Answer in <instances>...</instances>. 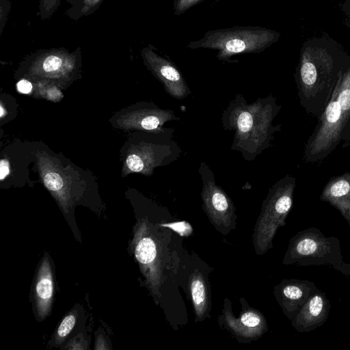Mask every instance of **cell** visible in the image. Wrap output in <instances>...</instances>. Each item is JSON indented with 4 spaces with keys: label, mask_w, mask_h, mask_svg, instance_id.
Listing matches in <instances>:
<instances>
[{
    "label": "cell",
    "mask_w": 350,
    "mask_h": 350,
    "mask_svg": "<svg viewBox=\"0 0 350 350\" xmlns=\"http://www.w3.org/2000/svg\"><path fill=\"white\" fill-rule=\"evenodd\" d=\"M282 106L272 94L247 103L237 94L221 114L224 130L234 133L231 150L241 152L247 161H254L271 146L281 124H273Z\"/></svg>",
    "instance_id": "1"
},
{
    "label": "cell",
    "mask_w": 350,
    "mask_h": 350,
    "mask_svg": "<svg viewBox=\"0 0 350 350\" xmlns=\"http://www.w3.org/2000/svg\"><path fill=\"white\" fill-rule=\"evenodd\" d=\"M350 59L325 46L303 48L295 74L297 96L307 113L318 118L328 103Z\"/></svg>",
    "instance_id": "2"
},
{
    "label": "cell",
    "mask_w": 350,
    "mask_h": 350,
    "mask_svg": "<svg viewBox=\"0 0 350 350\" xmlns=\"http://www.w3.org/2000/svg\"><path fill=\"white\" fill-rule=\"evenodd\" d=\"M317 118L305 144L306 162L327 158L342 142L350 144V64L342 69L328 103Z\"/></svg>",
    "instance_id": "3"
},
{
    "label": "cell",
    "mask_w": 350,
    "mask_h": 350,
    "mask_svg": "<svg viewBox=\"0 0 350 350\" xmlns=\"http://www.w3.org/2000/svg\"><path fill=\"white\" fill-rule=\"evenodd\" d=\"M279 37V33L265 27H233L209 31L201 39L190 42L187 46L191 49L217 50V57L228 61L238 54L261 52Z\"/></svg>",
    "instance_id": "4"
},
{
    "label": "cell",
    "mask_w": 350,
    "mask_h": 350,
    "mask_svg": "<svg viewBox=\"0 0 350 350\" xmlns=\"http://www.w3.org/2000/svg\"><path fill=\"white\" fill-rule=\"evenodd\" d=\"M340 241L312 227L299 232L289 241L283 263L300 266L326 265L350 276V264L343 261Z\"/></svg>",
    "instance_id": "5"
},
{
    "label": "cell",
    "mask_w": 350,
    "mask_h": 350,
    "mask_svg": "<svg viewBox=\"0 0 350 350\" xmlns=\"http://www.w3.org/2000/svg\"><path fill=\"white\" fill-rule=\"evenodd\" d=\"M296 186V178L286 174L269 190L254 228L253 241L256 253L261 254L272 247L277 230L285 224Z\"/></svg>",
    "instance_id": "6"
},
{
    "label": "cell",
    "mask_w": 350,
    "mask_h": 350,
    "mask_svg": "<svg viewBox=\"0 0 350 350\" xmlns=\"http://www.w3.org/2000/svg\"><path fill=\"white\" fill-rule=\"evenodd\" d=\"M198 172L202 182L200 195L205 213L217 229H230L236 217L233 202L217 184L213 172L206 163H200Z\"/></svg>",
    "instance_id": "7"
},
{
    "label": "cell",
    "mask_w": 350,
    "mask_h": 350,
    "mask_svg": "<svg viewBox=\"0 0 350 350\" xmlns=\"http://www.w3.org/2000/svg\"><path fill=\"white\" fill-rule=\"evenodd\" d=\"M81 56L80 47L72 52L64 48L40 49L27 55L23 65L30 75L69 76L79 69Z\"/></svg>",
    "instance_id": "8"
},
{
    "label": "cell",
    "mask_w": 350,
    "mask_h": 350,
    "mask_svg": "<svg viewBox=\"0 0 350 350\" xmlns=\"http://www.w3.org/2000/svg\"><path fill=\"white\" fill-rule=\"evenodd\" d=\"M144 64L163 85L172 97L183 100L191 94L185 78L173 62L159 55L149 45L141 51Z\"/></svg>",
    "instance_id": "9"
},
{
    "label": "cell",
    "mask_w": 350,
    "mask_h": 350,
    "mask_svg": "<svg viewBox=\"0 0 350 350\" xmlns=\"http://www.w3.org/2000/svg\"><path fill=\"white\" fill-rule=\"evenodd\" d=\"M331 305L326 295L317 290L305 302L291 320L299 332H309L321 327L327 321Z\"/></svg>",
    "instance_id": "10"
},
{
    "label": "cell",
    "mask_w": 350,
    "mask_h": 350,
    "mask_svg": "<svg viewBox=\"0 0 350 350\" xmlns=\"http://www.w3.org/2000/svg\"><path fill=\"white\" fill-rule=\"evenodd\" d=\"M317 290L316 285L308 280H285L278 286L276 295L284 314L291 321Z\"/></svg>",
    "instance_id": "11"
},
{
    "label": "cell",
    "mask_w": 350,
    "mask_h": 350,
    "mask_svg": "<svg viewBox=\"0 0 350 350\" xmlns=\"http://www.w3.org/2000/svg\"><path fill=\"white\" fill-rule=\"evenodd\" d=\"M319 198L336 208L350 228V172L330 178Z\"/></svg>",
    "instance_id": "12"
},
{
    "label": "cell",
    "mask_w": 350,
    "mask_h": 350,
    "mask_svg": "<svg viewBox=\"0 0 350 350\" xmlns=\"http://www.w3.org/2000/svg\"><path fill=\"white\" fill-rule=\"evenodd\" d=\"M53 280L48 260H43L36 284V299L38 312L44 317L50 310L53 295Z\"/></svg>",
    "instance_id": "13"
},
{
    "label": "cell",
    "mask_w": 350,
    "mask_h": 350,
    "mask_svg": "<svg viewBox=\"0 0 350 350\" xmlns=\"http://www.w3.org/2000/svg\"><path fill=\"white\" fill-rule=\"evenodd\" d=\"M190 291L197 318L202 319L207 312L208 299L206 288L200 274H193L190 282Z\"/></svg>",
    "instance_id": "14"
},
{
    "label": "cell",
    "mask_w": 350,
    "mask_h": 350,
    "mask_svg": "<svg viewBox=\"0 0 350 350\" xmlns=\"http://www.w3.org/2000/svg\"><path fill=\"white\" fill-rule=\"evenodd\" d=\"M104 0H66L69 7L65 10L66 17L73 21L81 18L89 16L94 13L101 5Z\"/></svg>",
    "instance_id": "15"
},
{
    "label": "cell",
    "mask_w": 350,
    "mask_h": 350,
    "mask_svg": "<svg viewBox=\"0 0 350 350\" xmlns=\"http://www.w3.org/2000/svg\"><path fill=\"white\" fill-rule=\"evenodd\" d=\"M135 254L138 261L144 267H155L157 249L154 241L148 237L138 239L135 245Z\"/></svg>",
    "instance_id": "16"
},
{
    "label": "cell",
    "mask_w": 350,
    "mask_h": 350,
    "mask_svg": "<svg viewBox=\"0 0 350 350\" xmlns=\"http://www.w3.org/2000/svg\"><path fill=\"white\" fill-rule=\"evenodd\" d=\"M234 326L232 328L238 333H250V329L253 332L254 329H259L262 323V319L260 314L254 311H247L244 312L239 320L232 321Z\"/></svg>",
    "instance_id": "17"
},
{
    "label": "cell",
    "mask_w": 350,
    "mask_h": 350,
    "mask_svg": "<svg viewBox=\"0 0 350 350\" xmlns=\"http://www.w3.org/2000/svg\"><path fill=\"white\" fill-rule=\"evenodd\" d=\"M38 15L42 20L52 17L60 6L63 0H38Z\"/></svg>",
    "instance_id": "18"
},
{
    "label": "cell",
    "mask_w": 350,
    "mask_h": 350,
    "mask_svg": "<svg viewBox=\"0 0 350 350\" xmlns=\"http://www.w3.org/2000/svg\"><path fill=\"white\" fill-rule=\"evenodd\" d=\"M75 321L76 317L72 314H68L62 320L57 329V337L60 342L71 332L75 326Z\"/></svg>",
    "instance_id": "19"
},
{
    "label": "cell",
    "mask_w": 350,
    "mask_h": 350,
    "mask_svg": "<svg viewBox=\"0 0 350 350\" xmlns=\"http://www.w3.org/2000/svg\"><path fill=\"white\" fill-rule=\"evenodd\" d=\"M126 163L130 171L133 172H142L146 174L145 165L137 154L134 153L130 154L126 160Z\"/></svg>",
    "instance_id": "20"
},
{
    "label": "cell",
    "mask_w": 350,
    "mask_h": 350,
    "mask_svg": "<svg viewBox=\"0 0 350 350\" xmlns=\"http://www.w3.org/2000/svg\"><path fill=\"white\" fill-rule=\"evenodd\" d=\"M44 182L46 187L51 191H59L63 185L61 176L54 172L46 174L44 177Z\"/></svg>",
    "instance_id": "21"
},
{
    "label": "cell",
    "mask_w": 350,
    "mask_h": 350,
    "mask_svg": "<svg viewBox=\"0 0 350 350\" xmlns=\"http://www.w3.org/2000/svg\"><path fill=\"white\" fill-rule=\"evenodd\" d=\"M163 226L168 227L176 232L180 236H189L192 232V228L186 221H178L170 224H161Z\"/></svg>",
    "instance_id": "22"
},
{
    "label": "cell",
    "mask_w": 350,
    "mask_h": 350,
    "mask_svg": "<svg viewBox=\"0 0 350 350\" xmlns=\"http://www.w3.org/2000/svg\"><path fill=\"white\" fill-rule=\"evenodd\" d=\"M11 5L10 0H0V36L2 35L8 21L9 13L11 10Z\"/></svg>",
    "instance_id": "23"
},
{
    "label": "cell",
    "mask_w": 350,
    "mask_h": 350,
    "mask_svg": "<svg viewBox=\"0 0 350 350\" xmlns=\"http://www.w3.org/2000/svg\"><path fill=\"white\" fill-rule=\"evenodd\" d=\"M202 1V0H178L175 12L178 14L183 13Z\"/></svg>",
    "instance_id": "24"
},
{
    "label": "cell",
    "mask_w": 350,
    "mask_h": 350,
    "mask_svg": "<svg viewBox=\"0 0 350 350\" xmlns=\"http://www.w3.org/2000/svg\"><path fill=\"white\" fill-rule=\"evenodd\" d=\"M18 91L23 94H28L32 90V84L27 79H21L20 80L17 84Z\"/></svg>",
    "instance_id": "25"
},
{
    "label": "cell",
    "mask_w": 350,
    "mask_h": 350,
    "mask_svg": "<svg viewBox=\"0 0 350 350\" xmlns=\"http://www.w3.org/2000/svg\"><path fill=\"white\" fill-rule=\"evenodd\" d=\"M10 173V165L7 160L2 159L0 163V178L3 180Z\"/></svg>",
    "instance_id": "26"
},
{
    "label": "cell",
    "mask_w": 350,
    "mask_h": 350,
    "mask_svg": "<svg viewBox=\"0 0 350 350\" xmlns=\"http://www.w3.org/2000/svg\"><path fill=\"white\" fill-rule=\"evenodd\" d=\"M4 110H3V106L1 105V118H3V115H4Z\"/></svg>",
    "instance_id": "27"
},
{
    "label": "cell",
    "mask_w": 350,
    "mask_h": 350,
    "mask_svg": "<svg viewBox=\"0 0 350 350\" xmlns=\"http://www.w3.org/2000/svg\"><path fill=\"white\" fill-rule=\"evenodd\" d=\"M348 6L350 8V2H349V5H348Z\"/></svg>",
    "instance_id": "28"
}]
</instances>
